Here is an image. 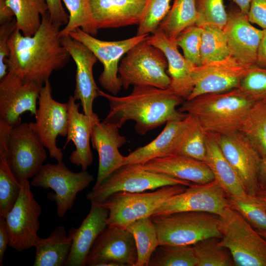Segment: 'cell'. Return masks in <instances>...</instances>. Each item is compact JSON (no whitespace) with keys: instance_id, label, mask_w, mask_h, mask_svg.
Listing matches in <instances>:
<instances>
[{"instance_id":"cell-40","label":"cell","mask_w":266,"mask_h":266,"mask_svg":"<svg viewBox=\"0 0 266 266\" xmlns=\"http://www.w3.org/2000/svg\"><path fill=\"white\" fill-rule=\"evenodd\" d=\"M69 12L68 23L60 31L61 36L67 35L77 28L95 36L91 17L89 0H63Z\"/></svg>"},{"instance_id":"cell-5","label":"cell","mask_w":266,"mask_h":266,"mask_svg":"<svg viewBox=\"0 0 266 266\" xmlns=\"http://www.w3.org/2000/svg\"><path fill=\"white\" fill-rule=\"evenodd\" d=\"M219 216V244L229 251L235 266H266V239L229 205Z\"/></svg>"},{"instance_id":"cell-6","label":"cell","mask_w":266,"mask_h":266,"mask_svg":"<svg viewBox=\"0 0 266 266\" xmlns=\"http://www.w3.org/2000/svg\"><path fill=\"white\" fill-rule=\"evenodd\" d=\"M168 64L163 52L146 40L132 48L119 66L122 87L150 86L165 89L170 85Z\"/></svg>"},{"instance_id":"cell-46","label":"cell","mask_w":266,"mask_h":266,"mask_svg":"<svg viewBox=\"0 0 266 266\" xmlns=\"http://www.w3.org/2000/svg\"><path fill=\"white\" fill-rule=\"evenodd\" d=\"M249 21L266 29V0H251L247 14Z\"/></svg>"},{"instance_id":"cell-30","label":"cell","mask_w":266,"mask_h":266,"mask_svg":"<svg viewBox=\"0 0 266 266\" xmlns=\"http://www.w3.org/2000/svg\"><path fill=\"white\" fill-rule=\"evenodd\" d=\"M72 246V239L65 227H56L46 238L37 236L33 247L35 256L33 266H65Z\"/></svg>"},{"instance_id":"cell-19","label":"cell","mask_w":266,"mask_h":266,"mask_svg":"<svg viewBox=\"0 0 266 266\" xmlns=\"http://www.w3.org/2000/svg\"><path fill=\"white\" fill-rule=\"evenodd\" d=\"M61 41L76 67L73 97L81 101L83 113L92 117L96 114L93 110L94 101L100 96L93 75V67L98 60L86 45L68 35L61 36Z\"/></svg>"},{"instance_id":"cell-37","label":"cell","mask_w":266,"mask_h":266,"mask_svg":"<svg viewBox=\"0 0 266 266\" xmlns=\"http://www.w3.org/2000/svg\"><path fill=\"white\" fill-rule=\"evenodd\" d=\"M148 266H197L192 245H159Z\"/></svg>"},{"instance_id":"cell-14","label":"cell","mask_w":266,"mask_h":266,"mask_svg":"<svg viewBox=\"0 0 266 266\" xmlns=\"http://www.w3.org/2000/svg\"><path fill=\"white\" fill-rule=\"evenodd\" d=\"M213 134L246 192L250 196H256L259 191V171L262 159L256 148L239 131L227 134Z\"/></svg>"},{"instance_id":"cell-9","label":"cell","mask_w":266,"mask_h":266,"mask_svg":"<svg viewBox=\"0 0 266 266\" xmlns=\"http://www.w3.org/2000/svg\"><path fill=\"white\" fill-rule=\"evenodd\" d=\"M194 184L165 174L144 169L138 165L124 166L116 170L94 190L88 193L91 203H100L110 195L119 192H143L170 185Z\"/></svg>"},{"instance_id":"cell-42","label":"cell","mask_w":266,"mask_h":266,"mask_svg":"<svg viewBox=\"0 0 266 266\" xmlns=\"http://www.w3.org/2000/svg\"><path fill=\"white\" fill-rule=\"evenodd\" d=\"M198 14L196 25H209L223 29L228 19L224 0H195Z\"/></svg>"},{"instance_id":"cell-8","label":"cell","mask_w":266,"mask_h":266,"mask_svg":"<svg viewBox=\"0 0 266 266\" xmlns=\"http://www.w3.org/2000/svg\"><path fill=\"white\" fill-rule=\"evenodd\" d=\"M94 179V176L86 170L74 172L60 162L43 165L30 183L33 187L54 191L48 195V198L56 202L57 215L62 218L72 208L77 194Z\"/></svg>"},{"instance_id":"cell-3","label":"cell","mask_w":266,"mask_h":266,"mask_svg":"<svg viewBox=\"0 0 266 266\" xmlns=\"http://www.w3.org/2000/svg\"><path fill=\"white\" fill-rule=\"evenodd\" d=\"M254 102L238 88L184 100L178 110L194 115L206 133L227 134L239 131Z\"/></svg>"},{"instance_id":"cell-15","label":"cell","mask_w":266,"mask_h":266,"mask_svg":"<svg viewBox=\"0 0 266 266\" xmlns=\"http://www.w3.org/2000/svg\"><path fill=\"white\" fill-rule=\"evenodd\" d=\"M137 249L132 233L126 228L107 226L93 244L88 266H135Z\"/></svg>"},{"instance_id":"cell-48","label":"cell","mask_w":266,"mask_h":266,"mask_svg":"<svg viewBox=\"0 0 266 266\" xmlns=\"http://www.w3.org/2000/svg\"><path fill=\"white\" fill-rule=\"evenodd\" d=\"M9 238L5 218L0 217V266H3L5 252L9 245Z\"/></svg>"},{"instance_id":"cell-18","label":"cell","mask_w":266,"mask_h":266,"mask_svg":"<svg viewBox=\"0 0 266 266\" xmlns=\"http://www.w3.org/2000/svg\"><path fill=\"white\" fill-rule=\"evenodd\" d=\"M248 68L232 55L197 66L194 87L186 100L239 88Z\"/></svg>"},{"instance_id":"cell-39","label":"cell","mask_w":266,"mask_h":266,"mask_svg":"<svg viewBox=\"0 0 266 266\" xmlns=\"http://www.w3.org/2000/svg\"><path fill=\"white\" fill-rule=\"evenodd\" d=\"M229 205L238 212L251 225L266 231V203L256 196L245 199L228 196Z\"/></svg>"},{"instance_id":"cell-16","label":"cell","mask_w":266,"mask_h":266,"mask_svg":"<svg viewBox=\"0 0 266 266\" xmlns=\"http://www.w3.org/2000/svg\"><path fill=\"white\" fill-rule=\"evenodd\" d=\"M226 193L215 179L193 184L165 201L152 215L182 211H203L220 215L229 205Z\"/></svg>"},{"instance_id":"cell-21","label":"cell","mask_w":266,"mask_h":266,"mask_svg":"<svg viewBox=\"0 0 266 266\" xmlns=\"http://www.w3.org/2000/svg\"><path fill=\"white\" fill-rule=\"evenodd\" d=\"M117 126L100 121L92 130L91 142L99 155V167L96 183L92 190L96 189L112 173L124 165L125 156L119 148L127 142Z\"/></svg>"},{"instance_id":"cell-20","label":"cell","mask_w":266,"mask_h":266,"mask_svg":"<svg viewBox=\"0 0 266 266\" xmlns=\"http://www.w3.org/2000/svg\"><path fill=\"white\" fill-rule=\"evenodd\" d=\"M227 13V23L223 30L231 55L246 67L257 65L263 29L253 26L247 15L239 8L232 9Z\"/></svg>"},{"instance_id":"cell-7","label":"cell","mask_w":266,"mask_h":266,"mask_svg":"<svg viewBox=\"0 0 266 266\" xmlns=\"http://www.w3.org/2000/svg\"><path fill=\"white\" fill-rule=\"evenodd\" d=\"M186 186H166L151 192H119L99 203L108 210L107 226L125 228L132 222L152 216L171 197L184 191Z\"/></svg>"},{"instance_id":"cell-34","label":"cell","mask_w":266,"mask_h":266,"mask_svg":"<svg viewBox=\"0 0 266 266\" xmlns=\"http://www.w3.org/2000/svg\"><path fill=\"white\" fill-rule=\"evenodd\" d=\"M239 131L251 142L262 158L266 155V101L253 104L245 114Z\"/></svg>"},{"instance_id":"cell-51","label":"cell","mask_w":266,"mask_h":266,"mask_svg":"<svg viewBox=\"0 0 266 266\" xmlns=\"http://www.w3.org/2000/svg\"><path fill=\"white\" fill-rule=\"evenodd\" d=\"M259 181L266 185V155L262 158L259 171Z\"/></svg>"},{"instance_id":"cell-17","label":"cell","mask_w":266,"mask_h":266,"mask_svg":"<svg viewBox=\"0 0 266 266\" xmlns=\"http://www.w3.org/2000/svg\"><path fill=\"white\" fill-rule=\"evenodd\" d=\"M42 86L24 82L8 71L0 82V121L13 127L22 122L20 116L26 112L35 116Z\"/></svg>"},{"instance_id":"cell-47","label":"cell","mask_w":266,"mask_h":266,"mask_svg":"<svg viewBox=\"0 0 266 266\" xmlns=\"http://www.w3.org/2000/svg\"><path fill=\"white\" fill-rule=\"evenodd\" d=\"M46 1L51 20L61 27L66 26L68 23L69 15L63 6L62 0H46Z\"/></svg>"},{"instance_id":"cell-24","label":"cell","mask_w":266,"mask_h":266,"mask_svg":"<svg viewBox=\"0 0 266 266\" xmlns=\"http://www.w3.org/2000/svg\"><path fill=\"white\" fill-rule=\"evenodd\" d=\"M73 96H70L67 102L68 105V123L66 142L64 148L71 141L75 149L69 157L71 163L82 170H87L94 160L90 147L91 133L94 125L99 121L95 114L90 117L79 111L80 103L76 102Z\"/></svg>"},{"instance_id":"cell-41","label":"cell","mask_w":266,"mask_h":266,"mask_svg":"<svg viewBox=\"0 0 266 266\" xmlns=\"http://www.w3.org/2000/svg\"><path fill=\"white\" fill-rule=\"evenodd\" d=\"M171 0H148L136 35L153 34L169 10Z\"/></svg>"},{"instance_id":"cell-44","label":"cell","mask_w":266,"mask_h":266,"mask_svg":"<svg viewBox=\"0 0 266 266\" xmlns=\"http://www.w3.org/2000/svg\"><path fill=\"white\" fill-rule=\"evenodd\" d=\"M202 28L196 25L184 30L176 37L178 47L183 51L185 58L196 66L201 65L200 46Z\"/></svg>"},{"instance_id":"cell-22","label":"cell","mask_w":266,"mask_h":266,"mask_svg":"<svg viewBox=\"0 0 266 266\" xmlns=\"http://www.w3.org/2000/svg\"><path fill=\"white\" fill-rule=\"evenodd\" d=\"M146 41L160 49L166 59L167 71L171 80L169 88L184 100H187L194 87L197 66L179 52L175 39L169 38L160 30L149 35Z\"/></svg>"},{"instance_id":"cell-31","label":"cell","mask_w":266,"mask_h":266,"mask_svg":"<svg viewBox=\"0 0 266 266\" xmlns=\"http://www.w3.org/2000/svg\"><path fill=\"white\" fill-rule=\"evenodd\" d=\"M204 131L197 119L187 114V122L175 145L173 154L205 162L206 155Z\"/></svg>"},{"instance_id":"cell-1","label":"cell","mask_w":266,"mask_h":266,"mask_svg":"<svg viewBox=\"0 0 266 266\" xmlns=\"http://www.w3.org/2000/svg\"><path fill=\"white\" fill-rule=\"evenodd\" d=\"M60 28L47 12L33 36H24L16 28L7 41L9 55L5 63L8 71L24 82L43 86L53 72L64 67L71 57L62 44Z\"/></svg>"},{"instance_id":"cell-13","label":"cell","mask_w":266,"mask_h":266,"mask_svg":"<svg viewBox=\"0 0 266 266\" xmlns=\"http://www.w3.org/2000/svg\"><path fill=\"white\" fill-rule=\"evenodd\" d=\"M45 147L29 123L11 127L8 142L12 171L19 182L33 177L47 158Z\"/></svg>"},{"instance_id":"cell-26","label":"cell","mask_w":266,"mask_h":266,"mask_svg":"<svg viewBox=\"0 0 266 266\" xmlns=\"http://www.w3.org/2000/svg\"><path fill=\"white\" fill-rule=\"evenodd\" d=\"M137 165L147 170L196 184H205L214 180L212 171L204 163L181 155L172 154Z\"/></svg>"},{"instance_id":"cell-29","label":"cell","mask_w":266,"mask_h":266,"mask_svg":"<svg viewBox=\"0 0 266 266\" xmlns=\"http://www.w3.org/2000/svg\"><path fill=\"white\" fill-rule=\"evenodd\" d=\"M11 127L0 121V217H5L16 201L21 183L14 174L10 164L8 142Z\"/></svg>"},{"instance_id":"cell-49","label":"cell","mask_w":266,"mask_h":266,"mask_svg":"<svg viewBox=\"0 0 266 266\" xmlns=\"http://www.w3.org/2000/svg\"><path fill=\"white\" fill-rule=\"evenodd\" d=\"M257 65L266 68V29H263V35L258 51Z\"/></svg>"},{"instance_id":"cell-11","label":"cell","mask_w":266,"mask_h":266,"mask_svg":"<svg viewBox=\"0 0 266 266\" xmlns=\"http://www.w3.org/2000/svg\"><path fill=\"white\" fill-rule=\"evenodd\" d=\"M35 121L29 123L36 133L51 158L62 162L63 153L56 143L57 137L66 136L68 123L67 103L55 100L52 96L49 80L41 87L35 116Z\"/></svg>"},{"instance_id":"cell-25","label":"cell","mask_w":266,"mask_h":266,"mask_svg":"<svg viewBox=\"0 0 266 266\" xmlns=\"http://www.w3.org/2000/svg\"><path fill=\"white\" fill-rule=\"evenodd\" d=\"M108 210L99 203H91L90 211L80 226L71 228L70 252L65 266H85L89 252L97 238L107 226Z\"/></svg>"},{"instance_id":"cell-53","label":"cell","mask_w":266,"mask_h":266,"mask_svg":"<svg viewBox=\"0 0 266 266\" xmlns=\"http://www.w3.org/2000/svg\"><path fill=\"white\" fill-rule=\"evenodd\" d=\"M258 232L266 239V231L263 230H259Z\"/></svg>"},{"instance_id":"cell-54","label":"cell","mask_w":266,"mask_h":266,"mask_svg":"<svg viewBox=\"0 0 266 266\" xmlns=\"http://www.w3.org/2000/svg\"><path fill=\"white\" fill-rule=\"evenodd\" d=\"M264 200L265 201V202H266V195L265 198Z\"/></svg>"},{"instance_id":"cell-27","label":"cell","mask_w":266,"mask_h":266,"mask_svg":"<svg viewBox=\"0 0 266 266\" xmlns=\"http://www.w3.org/2000/svg\"><path fill=\"white\" fill-rule=\"evenodd\" d=\"M206 155L204 163L212 171L214 179L228 196L245 199L246 192L234 170L223 154L213 133H207Z\"/></svg>"},{"instance_id":"cell-23","label":"cell","mask_w":266,"mask_h":266,"mask_svg":"<svg viewBox=\"0 0 266 266\" xmlns=\"http://www.w3.org/2000/svg\"><path fill=\"white\" fill-rule=\"evenodd\" d=\"M148 0H89L93 28H118L140 23Z\"/></svg>"},{"instance_id":"cell-52","label":"cell","mask_w":266,"mask_h":266,"mask_svg":"<svg viewBox=\"0 0 266 266\" xmlns=\"http://www.w3.org/2000/svg\"><path fill=\"white\" fill-rule=\"evenodd\" d=\"M233 1L236 4L243 13L247 15L251 0H233Z\"/></svg>"},{"instance_id":"cell-36","label":"cell","mask_w":266,"mask_h":266,"mask_svg":"<svg viewBox=\"0 0 266 266\" xmlns=\"http://www.w3.org/2000/svg\"><path fill=\"white\" fill-rule=\"evenodd\" d=\"M201 27V65L222 60L231 55L223 29L209 25Z\"/></svg>"},{"instance_id":"cell-33","label":"cell","mask_w":266,"mask_h":266,"mask_svg":"<svg viewBox=\"0 0 266 266\" xmlns=\"http://www.w3.org/2000/svg\"><path fill=\"white\" fill-rule=\"evenodd\" d=\"M198 20L195 0H174L158 29L175 40L184 30L196 25Z\"/></svg>"},{"instance_id":"cell-10","label":"cell","mask_w":266,"mask_h":266,"mask_svg":"<svg viewBox=\"0 0 266 266\" xmlns=\"http://www.w3.org/2000/svg\"><path fill=\"white\" fill-rule=\"evenodd\" d=\"M68 35L86 45L102 64L103 71L99 77V82L113 96H117L122 87L118 72L121 58L135 45L147 40L150 35H135L121 40L105 41L95 38L80 28Z\"/></svg>"},{"instance_id":"cell-12","label":"cell","mask_w":266,"mask_h":266,"mask_svg":"<svg viewBox=\"0 0 266 266\" xmlns=\"http://www.w3.org/2000/svg\"><path fill=\"white\" fill-rule=\"evenodd\" d=\"M29 180L21 182V190L13 206L6 215L8 246L18 252L33 247L39 229L42 208L35 199Z\"/></svg>"},{"instance_id":"cell-28","label":"cell","mask_w":266,"mask_h":266,"mask_svg":"<svg viewBox=\"0 0 266 266\" xmlns=\"http://www.w3.org/2000/svg\"><path fill=\"white\" fill-rule=\"evenodd\" d=\"M186 122L187 116L182 120L167 122L154 139L125 156L124 166L143 164L156 158L173 154Z\"/></svg>"},{"instance_id":"cell-38","label":"cell","mask_w":266,"mask_h":266,"mask_svg":"<svg viewBox=\"0 0 266 266\" xmlns=\"http://www.w3.org/2000/svg\"><path fill=\"white\" fill-rule=\"evenodd\" d=\"M220 238L210 237L192 245L197 266H233V258L226 248L219 244Z\"/></svg>"},{"instance_id":"cell-45","label":"cell","mask_w":266,"mask_h":266,"mask_svg":"<svg viewBox=\"0 0 266 266\" xmlns=\"http://www.w3.org/2000/svg\"><path fill=\"white\" fill-rule=\"evenodd\" d=\"M16 19H13L0 26V79H2L8 72V66L5 63L9 55L8 39L16 29Z\"/></svg>"},{"instance_id":"cell-50","label":"cell","mask_w":266,"mask_h":266,"mask_svg":"<svg viewBox=\"0 0 266 266\" xmlns=\"http://www.w3.org/2000/svg\"><path fill=\"white\" fill-rule=\"evenodd\" d=\"M14 14L7 5L6 0H0V24H4L13 19Z\"/></svg>"},{"instance_id":"cell-4","label":"cell","mask_w":266,"mask_h":266,"mask_svg":"<svg viewBox=\"0 0 266 266\" xmlns=\"http://www.w3.org/2000/svg\"><path fill=\"white\" fill-rule=\"evenodd\" d=\"M159 245H193L203 239L221 237L219 216L203 211H182L151 216Z\"/></svg>"},{"instance_id":"cell-2","label":"cell","mask_w":266,"mask_h":266,"mask_svg":"<svg viewBox=\"0 0 266 266\" xmlns=\"http://www.w3.org/2000/svg\"><path fill=\"white\" fill-rule=\"evenodd\" d=\"M99 94L109 102V111L103 122L120 128L128 121H133L136 132L140 135L167 122L182 120L187 115L177 109L184 100L170 88L134 86L129 95L123 97L113 96L99 89Z\"/></svg>"},{"instance_id":"cell-43","label":"cell","mask_w":266,"mask_h":266,"mask_svg":"<svg viewBox=\"0 0 266 266\" xmlns=\"http://www.w3.org/2000/svg\"><path fill=\"white\" fill-rule=\"evenodd\" d=\"M239 88L254 102L266 101V68L258 65L248 67Z\"/></svg>"},{"instance_id":"cell-32","label":"cell","mask_w":266,"mask_h":266,"mask_svg":"<svg viewBox=\"0 0 266 266\" xmlns=\"http://www.w3.org/2000/svg\"><path fill=\"white\" fill-rule=\"evenodd\" d=\"M14 14L17 29L26 36L35 34L40 27L42 17L48 12L46 0H6Z\"/></svg>"},{"instance_id":"cell-35","label":"cell","mask_w":266,"mask_h":266,"mask_svg":"<svg viewBox=\"0 0 266 266\" xmlns=\"http://www.w3.org/2000/svg\"><path fill=\"white\" fill-rule=\"evenodd\" d=\"M125 228L132 233L135 241L137 253L135 266H148L152 253L159 245L151 216L136 220Z\"/></svg>"}]
</instances>
